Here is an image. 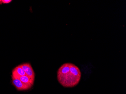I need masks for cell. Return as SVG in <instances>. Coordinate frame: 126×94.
<instances>
[{"label": "cell", "mask_w": 126, "mask_h": 94, "mask_svg": "<svg viewBox=\"0 0 126 94\" xmlns=\"http://www.w3.org/2000/svg\"><path fill=\"white\" fill-rule=\"evenodd\" d=\"M25 72L21 67L20 64L16 66L12 71V80L19 79L21 76L25 75Z\"/></svg>", "instance_id": "277c9868"}, {"label": "cell", "mask_w": 126, "mask_h": 94, "mask_svg": "<svg viewBox=\"0 0 126 94\" xmlns=\"http://www.w3.org/2000/svg\"><path fill=\"white\" fill-rule=\"evenodd\" d=\"M20 80L23 83H25L27 84L32 85H34V81L32 80V79H30L28 76L25 75L24 76H21L19 78Z\"/></svg>", "instance_id": "5b68a950"}, {"label": "cell", "mask_w": 126, "mask_h": 94, "mask_svg": "<svg viewBox=\"0 0 126 94\" xmlns=\"http://www.w3.org/2000/svg\"><path fill=\"white\" fill-rule=\"evenodd\" d=\"M12 84L18 91H25L30 89L33 85L27 84L23 83L19 79H16L12 80Z\"/></svg>", "instance_id": "7a4b0ae2"}, {"label": "cell", "mask_w": 126, "mask_h": 94, "mask_svg": "<svg viewBox=\"0 0 126 94\" xmlns=\"http://www.w3.org/2000/svg\"><path fill=\"white\" fill-rule=\"evenodd\" d=\"M82 73L79 68L71 63L62 64L57 72V79L59 84L65 88H73L79 84Z\"/></svg>", "instance_id": "6da1fadb"}, {"label": "cell", "mask_w": 126, "mask_h": 94, "mask_svg": "<svg viewBox=\"0 0 126 94\" xmlns=\"http://www.w3.org/2000/svg\"><path fill=\"white\" fill-rule=\"evenodd\" d=\"M12 1L11 0H0V5L2 4H8Z\"/></svg>", "instance_id": "8992f818"}, {"label": "cell", "mask_w": 126, "mask_h": 94, "mask_svg": "<svg viewBox=\"0 0 126 94\" xmlns=\"http://www.w3.org/2000/svg\"><path fill=\"white\" fill-rule=\"evenodd\" d=\"M25 74L32 80H35V73L31 64L26 63L20 64Z\"/></svg>", "instance_id": "3957f363"}]
</instances>
